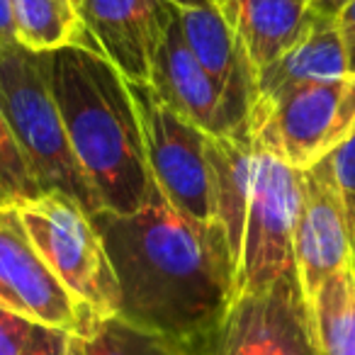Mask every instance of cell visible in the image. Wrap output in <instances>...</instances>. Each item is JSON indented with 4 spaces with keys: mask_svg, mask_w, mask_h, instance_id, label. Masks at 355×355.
Wrapping results in <instances>:
<instances>
[{
    "mask_svg": "<svg viewBox=\"0 0 355 355\" xmlns=\"http://www.w3.org/2000/svg\"><path fill=\"white\" fill-rule=\"evenodd\" d=\"M71 336L73 334H69V331L44 326V331H42V336L35 343V348L30 350V355H69Z\"/></svg>",
    "mask_w": 355,
    "mask_h": 355,
    "instance_id": "cell-23",
    "label": "cell"
},
{
    "mask_svg": "<svg viewBox=\"0 0 355 355\" xmlns=\"http://www.w3.org/2000/svg\"><path fill=\"white\" fill-rule=\"evenodd\" d=\"M304 3H306V0H304Z\"/></svg>",
    "mask_w": 355,
    "mask_h": 355,
    "instance_id": "cell-31",
    "label": "cell"
},
{
    "mask_svg": "<svg viewBox=\"0 0 355 355\" xmlns=\"http://www.w3.org/2000/svg\"><path fill=\"white\" fill-rule=\"evenodd\" d=\"M83 355H190L185 348L148 334L122 319L95 321L85 336H78Z\"/></svg>",
    "mask_w": 355,
    "mask_h": 355,
    "instance_id": "cell-19",
    "label": "cell"
},
{
    "mask_svg": "<svg viewBox=\"0 0 355 355\" xmlns=\"http://www.w3.org/2000/svg\"><path fill=\"white\" fill-rule=\"evenodd\" d=\"M178 20L193 54L224 90L234 112L248 122V112L256 100V73L232 22L224 17L219 6L185 8L178 10Z\"/></svg>",
    "mask_w": 355,
    "mask_h": 355,
    "instance_id": "cell-13",
    "label": "cell"
},
{
    "mask_svg": "<svg viewBox=\"0 0 355 355\" xmlns=\"http://www.w3.org/2000/svg\"><path fill=\"white\" fill-rule=\"evenodd\" d=\"M78 10L98 54L127 83H151L158 49L178 8L168 0H80Z\"/></svg>",
    "mask_w": 355,
    "mask_h": 355,
    "instance_id": "cell-11",
    "label": "cell"
},
{
    "mask_svg": "<svg viewBox=\"0 0 355 355\" xmlns=\"http://www.w3.org/2000/svg\"><path fill=\"white\" fill-rule=\"evenodd\" d=\"M32 246L76 304L98 321L119 316V285L93 214L61 193L17 205Z\"/></svg>",
    "mask_w": 355,
    "mask_h": 355,
    "instance_id": "cell-4",
    "label": "cell"
},
{
    "mask_svg": "<svg viewBox=\"0 0 355 355\" xmlns=\"http://www.w3.org/2000/svg\"><path fill=\"white\" fill-rule=\"evenodd\" d=\"M127 85L141 122L144 151L156 190L188 219L214 222L209 134L163 103L151 85Z\"/></svg>",
    "mask_w": 355,
    "mask_h": 355,
    "instance_id": "cell-6",
    "label": "cell"
},
{
    "mask_svg": "<svg viewBox=\"0 0 355 355\" xmlns=\"http://www.w3.org/2000/svg\"><path fill=\"white\" fill-rule=\"evenodd\" d=\"M309 311L319 355H355V270L329 277Z\"/></svg>",
    "mask_w": 355,
    "mask_h": 355,
    "instance_id": "cell-18",
    "label": "cell"
},
{
    "mask_svg": "<svg viewBox=\"0 0 355 355\" xmlns=\"http://www.w3.org/2000/svg\"><path fill=\"white\" fill-rule=\"evenodd\" d=\"M195 355H319L297 272L266 292L239 295Z\"/></svg>",
    "mask_w": 355,
    "mask_h": 355,
    "instance_id": "cell-8",
    "label": "cell"
},
{
    "mask_svg": "<svg viewBox=\"0 0 355 355\" xmlns=\"http://www.w3.org/2000/svg\"><path fill=\"white\" fill-rule=\"evenodd\" d=\"M345 200H348L350 224H353V248H355V195H345ZM353 270H355V258H353Z\"/></svg>",
    "mask_w": 355,
    "mask_h": 355,
    "instance_id": "cell-28",
    "label": "cell"
},
{
    "mask_svg": "<svg viewBox=\"0 0 355 355\" xmlns=\"http://www.w3.org/2000/svg\"><path fill=\"white\" fill-rule=\"evenodd\" d=\"M119 285L117 319L200 350L236 300V261L217 222H195L161 193L132 214H93Z\"/></svg>",
    "mask_w": 355,
    "mask_h": 355,
    "instance_id": "cell-1",
    "label": "cell"
},
{
    "mask_svg": "<svg viewBox=\"0 0 355 355\" xmlns=\"http://www.w3.org/2000/svg\"><path fill=\"white\" fill-rule=\"evenodd\" d=\"M324 163L329 166L336 185L345 195H355V134L340 144L329 158H324Z\"/></svg>",
    "mask_w": 355,
    "mask_h": 355,
    "instance_id": "cell-22",
    "label": "cell"
},
{
    "mask_svg": "<svg viewBox=\"0 0 355 355\" xmlns=\"http://www.w3.org/2000/svg\"><path fill=\"white\" fill-rule=\"evenodd\" d=\"M209 175H212L214 222L227 234L229 248L239 268L243 222L251 202L258 148L248 134V124L227 137H207Z\"/></svg>",
    "mask_w": 355,
    "mask_h": 355,
    "instance_id": "cell-16",
    "label": "cell"
},
{
    "mask_svg": "<svg viewBox=\"0 0 355 355\" xmlns=\"http://www.w3.org/2000/svg\"><path fill=\"white\" fill-rule=\"evenodd\" d=\"M42 331L44 324L0 306V355H30Z\"/></svg>",
    "mask_w": 355,
    "mask_h": 355,
    "instance_id": "cell-21",
    "label": "cell"
},
{
    "mask_svg": "<svg viewBox=\"0 0 355 355\" xmlns=\"http://www.w3.org/2000/svg\"><path fill=\"white\" fill-rule=\"evenodd\" d=\"M15 42L35 54L69 49H88L98 54L73 0H10Z\"/></svg>",
    "mask_w": 355,
    "mask_h": 355,
    "instance_id": "cell-17",
    "label": "cell"
},
{
    "mask_svg": "<svg viewBox=\"0 0 355 355\" xmlns=\"http://www.w3.org/2000/svg\"><path fill=\"white\" fill-rule=\"evenodd\" d=\"M73 3H76V6H80V0H73Z\"/></svg>",
    "mask_w": 355,
    "mask_h": 355,
    "instance_id": "cell-30",
    "label": "cell"
},
{
    "mask_svg": "<svg viewBox=\"0 0 355 355\" xmlns=\"http://www.w3.org/2000/svg\"><path fill=\"white\" fill-rule=\"evenodd\" d=\"M40 195V183H37L35 173H32L6 114L0 110V205L17 207V205L30 202Z\"/></svg>",
    "mask_w": 355,
    "mask_h": 355,
    "instance_id": "cell-20",
    "label": "cell"
},
{
    "mask_svg": "<svg viewBox=\"0 0 355 355\" xmlns=\"http://www.w3.org/2000/svg\"><path fill=\"white\" fill-rule=\"evenodd\" d=\"M345 76H350V64L336 17L316 15L297 44L256 73V100H272L302 85Z\"/></svg>",
    "mask_w": 355,
    "mask_h": 355,
    "instance_id": "cell-14",
    "label": "cell"
},
{
    "mask_svg": "<svg viewBox=\"0 0 355 355\" xmlns=\"http://www.w3.org/2000/svg\"><path fill=\"white\" fill-rule=\"evenodd\" d=\"M302 202V171L258 151L251 202L243 222L236 297L266 292L295 270V227Z\"/></svg>",
    "mask_w": 355,
    "mask_h": 355,
    "instance_id": "cell-7",
    "label": "cell"
},
{
    "mask_svg": "<svg viewBox=\"0 0 355 355\" xmlns=\"http://www.w3.org/2000/svg\"><path fill=\"white\" fill-rule=\"evenodd\" d=\"M336 25H338L340 37H343V42H345L350 73H355V0H350L348 6L338 12V17H336Z\"/></svg>",
    "mask_w": 355,
    "mask_h": 355,
    "instance_id": "cell-24",
    "label": "cell"
},
{
    "mask_svg": "<svg viewBox=\"0 0 355 355\" xmlns=\"http://www.w3.org/2000/svg\"><path fill=\"white\" fill-rule=\"evenodd\" d=\"M353 258L348 200L321 161L302 171V202L295 227V270L306 304L329 277L353 270Z\"/></svg>",
    "mask_w": 355,
    "mask_h": 355,
    "instance_id": "cell-10",
    "label": "cell"
},
{
    "mask_svg": "<svg viewBox=\"0 0 355 355\" xmlns=\"http://www.w3.org/2000/svg\"><path fill=\"white\" fill-rule=\"evenodd\" d=\"M0 306L73 336H85L98 321L46 268L12 205H0Z\"/></svg>",
    "mask_w": 355,
    "mask_h": 355,
    "instance_id": "cell-9",
    "label": "cell"
},
{
    "mask_svg": "<svg viewBox=\"0 0 355 355\" xmlns=\"http://www.w3.org/2000/svg\"><path fill=\"white\" fill-rule=\"evenodd\" d=\"M217 6L241 40L253 73L297 44L316 17L304 0H217Z\"/></svg>",
    "mask_w": 355,
    "mask_h": 355,
    "instance_id": "cell-15",
    "label": "cell"
},
{
    "mask_svg": "<svg viewBox=\"0 0 355 355\" xmlns=\"http://www.w3.org/2000/svg\"><path fill=\"white\" fill-rule=\"evenodd\" d=\"M0 44H15V30H12L10 0H0Z\"/></svg>",
    "mask_w": 355,
    "mask_h": 355,
    "instance_id": "cell-25",
    "label": "cell"
},
{
    "mask_svg": "<svg viewBox=\"0 0 355 355\" xmlns=\"http://www.w3.org/2000/svg\"><path fill=\"white\" fill-rule=\"evenodd\" d=\"M248 134L258 151L309 171L355 134V73L256 100Z\"/></svg>",
    "mask_w": 355,
    "mask_h": 355,
    "instance_id": "cell-5",
    "label": "cell"
},
{
    "mask_svg": "<svg viewBox=\"0 0 355 355\" xmlns=\"http://www.w3.org/2000/svg\"><path fill=\"white\" fill-rule=\"evenodd\" d=\"M69 355H83V350H80V343H78V336H71V348H69Z\"/></svg>",
    "mask_w": 355,
    "mask_h": 355,
    "instance_id": "cell-29",
    "label": "cell"
},
{
    "mask_svg": "<svg viewBox=\"0 0 355 355\" xmlns=\"http://www.w3.org/2000/svg\"><path fill=\"white\" fill-rule=\"evenodd\" d=\"M178 10H185V8H207V6H217V0H168Z\"/></svg>",
    "mask_w": 355,
    "mask_h": 355,
    "instance_id": "cell-27",
    "label": "cell"
},
{
    "mask_svg": "<svg viewBox=\"0 0 355 355\" xmlns=\"http://www.w3.org/2000/svg\"><path fill=\"white\" fill-rule=\"evenodd\" d=\"M40 56L66 139L100 212L132 214L146 207L158 190L127 80L107 59L78 46Z\"/></svg>",
    "mask_w": 355,
    "mask_h": 355,
    "instance_id": "cell-2",
    "label": "cell"
},
{
    "mask_svg": "<svg viewBox=\"0 0 355 355\" xmlns=\"http://www.w3.org/2000/svg\"><path fill=\"white\" fill-rule=\"evenodd\" d=\"M350 0H306V6L324 17H338V12L348 6Z\"/></svg>",
    "mask_w": 355,
    "mask_h": 355,
    "instance_id": "cell-26",
    "label": "cell"
},
{
    "mask_svg": "<svg viewBox=\"0 0 355 355\" xmlns=\"http://www.w3.org/2000/svg\"><path fill=\"white\" fill-rule=\"evenodd\" d=\"M0 110L6 114L42 193H61L90 214L100 212L66 139L59 105L46 80L42 56L15 44H0Z\"/></svg>",
    "mask_w": 355,
    "mask_h": 355,
    "instance_id": "cell-3",
    "label": "cell"
},
{
    "mask_svg": "<svg viewBox=\"0 0 355 355\" xmlns=\"http://www.w3.org/2000/svg\"><path fill=\"white\" fill-rule=\"evenodd\" d=\"M148 85L163 103L171 105L178 114H183L209 137H227L248 124L234 112L224 90L193 54L180 32L178 15L158 49Z\"/></svg>",
    "mask_w": 355,
    "mask_h": 355,
    "instance_id": "cell-12",
    "label": "cell"
}]
</instances>
